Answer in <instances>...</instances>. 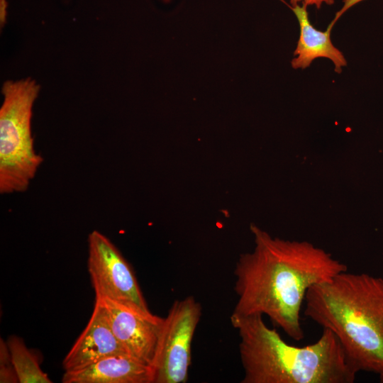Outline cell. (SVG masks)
<instances>
[{"mask_svg":"<svg viewBox=\"0 0 383 383\" xmlns=\"http://www.w3.org/2000/svg\"><path fill=\"white\" fill-rule=\"evenodd\" d=\"M304 314L340 341L357 372L383 382V278L339 273L307 291Z\"/></svg>","mask_w":383,"mask_h":383,"instance_id":"2","label":"cell"},{"mask_svg":"<svg viewBox=\"0 0 383 383\" xmlns=\"http://www.w3.org/2000/svg\"><path fill=\"white\" fill-rule=\"evenodd\" d=\"M250 231L255 247L236 262L238 301L232 313L265 315L289 337L301 340V312L307 291L348 267L307 241L272 237L254 224Z\"/></svg>","mask_w":383,"mask_h":383,"instance_id":"1","label":"cell"},{"mask_svg":"<svg viewBox=\"0 0 383 383\" xmlns=\"http://www.w3.org/2000/svg\"><path fill=\"white\" fill-rule=\"evenodd\" d=\"M116 354L127 353L111 330L101 301L96 299L87 325L63 360V368L65 372L79 370Z\"/></svg>","mask_w":383,"mask_h":383,"instance_id":"8","label":"cell"},{"mask_svg":"<svg viewBox=\"0 0 383 383\" xmlns=\"http://www.w3.org/2000/svg\"><path fill=\"white\" fill-rule=\"evenodd\" d=\"M87 267L96 299L150 311L131 266L114 244L96 230L88 235Z\"/></svg>","mask_w":383,"mask_h":383,"instance_id":"6","label":"cell"},{"mask_svg":"<svg viewBox=\"0 0 383 383\" xmlns=\"http://www.w3.org/2000/svg\"><path fill=\"white\" fill-rule=\"evenodd\" d=\"M290 6H294L296 5L304 4L308 6H315L318 9H321L323 4L327 5H332L335 3V0H289Z\"/></svg>","mask_w":383,"mask_h":383,"instance_id":"13","label":"cell"},{"mask_svg":"<svg viewBox=\"0 0 383 383\" xmlns=\"http://www.w3.org/2000/svg\"><path fill=\"white\" fill-rule=\"evenodd\" d=\"M40 87L28 77L7 81L0 109V192L27 190L43 158L34 148L31 133L33 104Z\"/></svg>","mask_w":383,"mask_h":383,"instance_id":"4","label":"cell"},{"mask_svg":"<svg viewBox=\"0 0 383 383\" xmlns=\"http://www.w3.org/2000/svg\"><path fill=\"white\" fill-rule=\"evenodd\" d=\"M64 383H152L150 365L128 354L102 358L84 369L65 372Z\"/></svg>","mask_w":383,"mask_h":383,"instance_id":"10","label":"cell"},{"mask_svg":"<svg viewBox=\"0 0 383 383\" xmlns=\"http://www.w3.org/2000/svg\"><path fill=\"white\" fill-rule=\"evenodd\" d=\"M15 371L20 383H51L40 368L36 357L21 338L11 335L6 341Z\"/></svg>","mask_w":383,"mask_h":383,"instance_id":"11","label":"cell"},{"mask_svg":"<svg viewBox=\"0 0 383 383\" xmlns=\"http://www.w3.org/2000/svg\"><path fill=\"white\" fill-rule=\"evenodd\" d=\"M262 316H231L240 338L242 383L354 382L358 372L331 330L323 328L316 343L298 347L286 343Z\"/></svg>","mask_w":383,"mask_h":383,"instance_id":"3","label":"cell"},{"mask_svg":"<svg viewBox=\"0 0 383 383\" xmlns=\"http://www.w3.org/2000/svg\"><path fill=\"white\" fill-rule=\"evenodd\" d=\"M362 1L364 0H344L343 7L335 14L334 19L324 31L316 29L311 23L306 5L289 6L300 27L299 38L294 52L295 57L291 62L292 67L305 69L309 67L316 58L326 57L332 61L335 66V71L340 73L342 67L347 65V61L342 52L333 45L331 40V30L345 11Z\"/></svg>","mask_w":383,"mask_h":383,"instance_id":"9","label":"cell"},{"mask_svg":"<svg viewBox=\"0 0 383 383\" xmlns=\"http://www.w3.org/2000/svg\"><path fill=\"white\" fill-rule=\"evenodd\" d=\"M194 296L176 300L164 318L151 365L152 383H184L192 363V343L201 316Z\"/></svg>","mask_w":383,"mask_h":383,"instance_id":"5","label":"cell"},{"mask_svg":"<svg viewBox=\"0 0 383 383\" xmlns=\"http://www.w3.org/2000/svg\"><path fill=\"white\" fill-rule=\"evenodd\" d=\"M101 301L111 330L127 354L151 367L164 318L107 299Z\"/></svg>","mask_w":383,"mask_h":383,"instance_id":"7","label":"cell"},{"mask_svg":"<svg viewBox=\"0 0 383 383\" xmlns=\"http://www.w3.org/2000/svg\"><path fill=\"white\" fill-rule=\"evenodd\" d=\"M0 382H18L6 342L0 341Z\"/></svg>","mask_w":383,"mask_h":383,"instance_id":"12","label":"cell"}]
</instances>
